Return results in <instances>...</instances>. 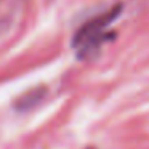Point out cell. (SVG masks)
I'll return each instance as SVG.
<instances>
[{
  "instance_id": "cell-3",
  "label": "cell",
  "mask_w": 149,
  "mask_h": 149,
  "mask_svg": "<svg viewBox=\"0 0 149 149\" xmlns=\"http://www.w3.org/2000/svg\"><path fill=\"white\" fill-rule=\"evenodd\" d=\"M88 149H95V148H88Z\"/></svg>"
},
{
  "instance_id": "cell-2",
  "label": "cell",
  "mask_w": 149,
  "mask_h": 149,
  "mask_svg": "<svg viewBox=\"0 0 149 149\" xmlns=\"http://www.w3.org/2000/svg\"><path fill=\"white\" fill-rule=\"evenodd\" d=\"M43 95H45V88H34V90L27 91L26 95H23V96H21L19 100H18L16 106L19 107L21 111L29 109V107L36 106V104L39 103L40 100H42Z\"/></svg>"
},
{
  "instance_id": "cell-1",
  "label": "cell",
  "mask_w": 149,
  "mask_h": 149,
  "mask_svg": "<svg viewBox=\"0 0 149 149\" xmlns=\"http://www.w3.org/2000/svg\"><path fill=\"white\" fill-rule=\"evenodd\" d=\"M122 8L123 7L120 3L114 5L107 11L82 24L80 29L75 32L74 40H72V45H74V48H77L80 58H88L95 52H98L104 42L116 37V34L107 32V27L119 18V15L122 13Z\"/></svg>"
}]
</instances>
